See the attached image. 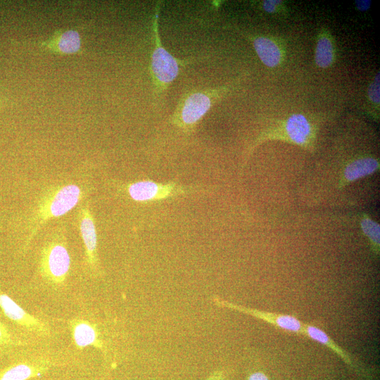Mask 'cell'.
<instances>
[{
  "mask_svg": "<svg viewBox=\"0 0 380 380\" xmlns=\"http://www.w3.org/2000/svg\"><path fill=\"white\" fill-rule=\"evenodd\" d=\"M85 191L77 184L70 183L49 189L39 201L29 223L25 248L51 220L61 217L73 209L84 198Z\"/></svg>",
  "mask_w": 380,
  "mask_h": 380,
  "instance_id": "6da1fadb",
  "label": "cell"
},
{
  "mask_svg": "<svg viewBox=\"0 0 380 380\" xmlns=\"http://www.w3.org/2000/svg\"><path fill=\"white\" fill-rule=\"evenodd\" d=\"M318 123L302 113H293L284 120L270 125L254 141L251 151L266 140H281L296 144L304 149L312 151L315 148Z\"/></svg>",
  "mask_w": 380,
  "mask_h": 380,
  "instance_id": "7a4b0ae2",
  "label": "cell"
},
{
  "mask_svg": "<svg viewBox=\"0 0 380 380\" xmlns=\"http://www.w3.org/2000/svg\"><path fill=\"white\" fill-rule=\"evenodd\" d=\"M71 265L65 235L55 232L44 244L38 270L42 277L53 286L65 284Z\"/></svg>",
  "mask_w": 380,
  "mask_h": 380,
  "instance_id": "3957f363",
  "label": "cell"
},
{
  "mask_svg": "<svg viewBox=\"0 0 380 380\" xmlns=\"http://www.w3.org/2000/svg\"><path fill=\"white\" fill-rule=\"evenodd\" d=\"M229 88L217 89L210 92H195L184 100L174 123L184 130L189 131L205 115L213 101L228 91Z\"/></svg>",
  "mask_w": 380,
  "mask_h": 380,
  "instance_id": "277c9868",
  "label": "cell"
},
{
  "mask_svg": "<svg viewBox=\"0 0 380 380\" xmlns=\"http://www.w3.org/2000/svg\"><path fill=\"white\" fill-rule=\"evenodd\" d=\"M213 301L215 305L222 308L234 310L247 315L261 319L272 326L297 334H303L305 323L300 322L294 316L286 314L275 313L260 310L255 308L246 307L214 297Z\"/></svg>",
  "mask_w": 380,
  "mask_h": 380,
  "instance_id": "5b68a950",
  "label": "cell"
},
{
  "mask_svg": "<svg viewBox=\"0 0 380 380\" xmlns=\"http://www.w3.org/2000/svg\"><path fill=\"white\" fill-rule=\"evenodd\" d=\"M196 189V188L183 186L175 182L161 184L149 180L135 182L127 186L129 197L138 202L165 199L195 192Z\"/></svg>",
  "mask_w": 380,
  "mask_h": 380,
  "instance_id": "8992f818",
  "label": "cell"
},
{
  "mask_svg": "<svg viewBox=\"0 0 380 380\" xmlns=\"http://www.w3.org/2000/svg\"><path fill=\"white\" fill-rule=\"evenodd\" d=\"M78 225L84 247L85 263L94 272H99L100 262L97 252V234L94 218L89 203H84L78 211Z\"/></svg>",
  "mask_w": 380,
  "mask_h": 380,
  "instance_id": "52a82bcc",
  "label": "cell"
},
{
  "mask_svg": "<svg viewBox=\"0 0 380 380\" xmlns=\"http://www.w3.org/2000/svg\"><path fill=\"white\" fill-rule=\"evenodd\" d=\"M0 308L4 315L15 324L40 336L50 335L47 324L27 312L10 296L3 293H0Z\"/></svg>",
  "mask_w": 380,
  "mask_h": 380,
  "instance_id": "ba28073f",
  "label": "cell"
},
{
  "mask_svg": "<svg viewBox=\"0 0 380 380\" xmlns=\"http://www.w3.org/2000/svg\"><path fill=\"white\" fill-rule=\"evenodd\" d=\"M379 169V161L377 158L371 156H358L353 158L341 170L338 175V187H343L371 176Z\"/></svg>",
  "mask_w": 380,
  "mask_h": 380,
  "instance_id": "9c48e42d",
  "label": "cell"
},
{
  "mask_svg": "<svg viewBox=\"0 0 380 380\" xmlns=\"http://www.w3.org/2000/svg\"><path fill=\"white\" fill-rule=\"evenodd\" d=\"M39 46L54 53L75 54L81 51L82 39L76 30H59Z\"/></svg>",
  "mask_w": 380,
  "mask_h": 380,
  "instance_id": "30bf717a",
  "label": "cell"
},
{
  "mask_svg": "<svg viewBox=\"0 0 380 380\" xmlns=\"http://www.w3.org/2000/svg\"><path fill=\"white\" fill-rule=\"evenodd\" d=\"M151 68L157 80L166 85L177 77L179 63L165 48L157 43L152 54Z\"/></svg>",
  "mask_w": 380,
  "mask_h": 380,
  "instance_id": "8fae6325",
  "label": "cell"
},
{
  "mask_svg": "<svg viewBox=\"0 0 380 380\" xmlns=\"http://www.w3.org/2000/svg\"><path fill=\"white\" fill-rule=\"evenodd\" d=\"M251 41L258 56L265 66L273 68L283 63L285 51L275 38L258 36L253 37Z\"/></svg>",
  "mask_w": 380,
  "mask_h": 380,
  "instance_id": "7c38bea8",
  "label": "cell"
},
{
  "mask_svg": "<svg viewBox=\"0 0 380 380\" xmlns=\"http://www.w3.org/2000/svg\"><path fill=\"white\" fill-rule=\"evenodd\" d=\"M72 338L75 345L80 349L87 346H94L98 349H103V343L100 337L96 326L87 320L72 319L68 322Z\"/></svg>",
  "mask_w": 380,
  "mask_h": 380,
  "instance_id": "4fadbf2b",
  "label": "cell"
},
{
  "mask_svg": "<svg viewBox=\"0 0 380 380\" xmlns=\"http://www.w3.org/2000/svg\"><path fill=\"white\" fill-rule=\"evenodd\" d=\"M49 368L48 361L18 362L0 372V380H28L41 376Z\"/></svg>",
  "mask_w": 380,
  "mask_h": 380,
  "instance_id": "5bb4252c",
  "label": "cell"
},
{
  "mask_svg": "<svg viewBox=\"0 0 380 380\" xmlns=\"http://www.w3.org/2000/svg\"><path fill=\"white\" fill-rule=\"evenodd\" d=\"M315 49V65L322 69L331 67L336 61V46L330 32L322 28L317 37Z\"/></svg>",
  "mask_w": 380,
  "mask_h": 380,
  "instance_id": "9a60e30c",
  "label": "cell"
},
{
  "mask_svg": "<svg viewBox=\"0 0 380 380\" xmlns=\"http://www.w3.org/2000/svg\"><path fill=\"white\" fill-rule=\"evenodd\" d=\"M302 335L327 347L338 355L347 365L353 369H357V367L353 361L350 355L322 329L310 324H305Z\"/></svg>",
  "mask_w": 380,
  "mask_h": 380,
  "instance_id": "2e32d148",
  "label": "cell"
},
{
  "mask_svg": "<svg viewBox=\"0 0 380 380\" xmlns=\"http://www.w3.org/2000/svg\"><path fill=\"white\" fill-rule=\"evenodd\" d=\"M360 227L363 234L369 241L372 251L376 255H379L380 245L379 224L365 215L361 217Z\"/></svg>",
  "mask_w": 380,
  "mask_h": 380,
  "instance_id": "e0dca14e",
  "label": "cell"
},
{
  "mask_svg": "<svg viewBox=\"0 0 380 380\" xmlns=\"http://www.w3.org/2000/svg\"><path fill=\"white\" fill-rule=\"evenodd\" d=\"M379 72H378L374 80L368 86L367 88V99L369 102L376 109H379V101H380V91H379Z\"/></svg>",
  "mask_w": 380,
  "mask_h": 380,
  "instance_id": "ac0fdd59",
  "label": "cell"
},
{
  "mask_svg": "<svg viewBox=\"0 0 380 380\" xmlns=\"http://www.w3.org/2000/svg\"><path fill=\"white\" fill-rule=\"evenodd\" d=\"M284 8V4L281 0H265L261 3V8L270 14L281 13Z\"/></svg>",
  "mask_w": 380,
  "mask_h": 380,
  "instance_id": "d6986e66",
  "label": "cell"
},
{
  "mask_svg": "<svg viewBox=\"0 0 380 380\" xmlns=\"http://www.w3.org/2000/svg\"><path fill=\"white\" fill-rule=\"evenodd\" d=\"M14 339L6 326L0 322V346L19 344Z\"/></svg>",
  "mask_w": 380,
  "mask_h": 380,
  "instance_id": "ffe728a7",
  "label": "cell"
},
{
  "mask_svg": "<svg viewBox=\"0 0 380 380\" xmlns=\"http://www.w3.org/2000/svg\"><path fill=\"white\" fill-rule=\"evenodd\" d=\"M356 8L360 11H367L370 8L372 1L370 0H355Z\"/></svg>",
  "mask_w": 380,
  "mask_h": 380,
  "instance_id": "44dd1931",
  "label": "cell"
},
{
  "mask_svg": "<svg viewBox=\"0 0 380 380\" xmlns=\"http://www.w3.org/2000/svg\"><path fill=\"white\" fill-rule=\"evenodd\" d=\"M246 380H270L268 376L261 371H254L250 373Z\"/></svg>",
  "mask_w": 380,
  "mask_h": 380,
  "instance_id": "7402d4cb",
  "label": "cell"
},
{
  "mask_svg": "<svg viewBox=\"0 0 380 380\" xmlns=\"http://www.w3.org/2000/svg\"><path fill=\"white\" fill-rule=\"evenodd\" d=\"M205 380H226L224 371L217 369L212 372Z\"/></svg>",
  "mask_w": 380,
  "mask_h": 380,
  "instance_id": "603a6c76",
  "label": "cell"
}]
</instances>
